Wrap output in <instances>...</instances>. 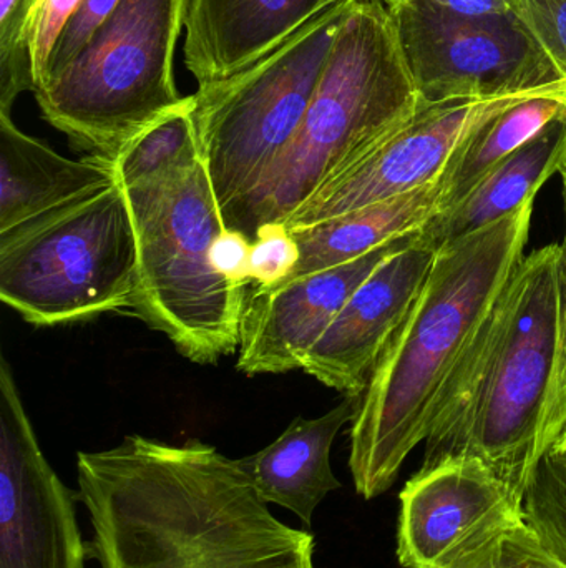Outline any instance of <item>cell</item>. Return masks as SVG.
Returning <instances> with one entry per match:
<instances>
[{"instance_id":"4dcf8cb0","label":"cell","mask_w":566,"mask_h":568,"mask_svg":"<svg viewBox=\"0 0 566 568\" xmlns=\"http://www.w3.org/2000/svg\"><path fill=\"white\" fill-rule=\"evenodd\" d=\"M558 175H560L562 186H564V200H565V220H566V152L564 160H562L560 169H558ZM562 258H564V293H565V324H564V366H562V383H560V400L562 409L566 417V230L564 243H562Z\"/></svg>"},{"instance_id":"9c48e42d","label":"cell","mask_w":566,"mask_h":568,"mask_svg":"<svg viewBox=\"0 0 566 568\" xmlns=\"http://www.w3.org/2000/svg\"><path fill=\"white\" fill-rule=\"evenodd\" d=\"M385 7L421 102L502 99L566 83L515 12L462 16L425 0Z\"/></svg>"},{"instance_id":"44dd1931","label":"cell","mask_w":566,"mask_h":568,"mask_svg":"<svg viewBox=\"0 0 566 568\" xmlns=\"http://www.w3.org/2000/svg\"><path fill=\"white\" fill-rule=\"evenodd\" d=\"M203 159L193 95L156 120L113 160L116 182L133 185Z\"/></svg>"},{"instance_id":"ffe728a7","label":"cell","mask_w":566,"mask_h":568,"mask_svg":"<svg viewBox=\"0 0 566 568\" xmlns=\"http://www.w3.org/2000/svg\"><path fill=\"white\" fill-rule=\"evenodd\" d=\"M565 109L566 85H560L518 97L485 116L462 140L442 173L441 212L457 205L492 169L534 139Z\"/></svg>"},{"instance_id":"cb8c5ba5","label":"cell","mask_w":566,"mask_h":568,"mask_svg":"<svg viewBox=\"0 0 566 568\" xmlns=\"http://www.w3.org/2000/svg\"><path fill=\"white\" fill-rule=\"evenodd\" d=\"M454 568H566V564L544 546L524 520L465 557Z\"/></svg>"},{"instance_id":"f546056e","label":"cell","mask_w":566,"mask_h":568,"mask_svg":"<svg viewBox=\"0 0 566 568\" xmlns=\"http://www.w3.org/2000/svg\"><path fill=\"white\" fill-rule=\"evenodd\" d=\"M439 9L462 16H501L514 12L511 0H425Z\"/></svg>"},{"instance_id":"6da1fadb","label":"cell","mask_w":566,"mask_h":568,"mask_svg":"<svg viewBox=\"0 0 566 568\" xmlns=\"http://www.w3.org/2000/svg\"><path fill=\"white\" fill-rule=\"evenodd\" d=\"M100 568H316V540L281 523L239 459L202 440L126 436L76 454Z\"/></svg>"},{"instance_id":"f1b7e54d","label":"cell","mask_w":566,"mask_h":568,"mask_svg":"<svg viewBox=\"0 0 566 568\" xmlns=\"http://www.w3.org/2000/svg\"><path fill=\"white\" fill-rule=\"evenodd\" d=\"M251 240L245 233L225 229L212 246V263L216 272L239 286H251L249 280V253Z\"/></svg>"},{"instance_id":"3957f363","label":"cell","mask_w":566,"mask_h":568,"mask_svg":"<svg viewBox=\"0 0 566 568\" xmlns=\"http://www.w3.org/2000/svg\"><path fill=\"white\" fill-rule=\"evenodd\" d=\"M534 209L531 200L435 255L351 423L349 469L362 499L388 493L409 454L428 439L449 379L524 260Z\"/></svg>"},{"instance_id":"9a60e30c","label":"cell","mask_w":566,"mask_h":568,"mask_svg":"<svg viewBox=\"0 0 566 568\" xmlns=\"http://www.w3.org/2000/svg\"><path fill=\"white\" fill-rule=\"evenodd\" d=\"M342 0H188L185 65L196 82H219L288 42Z\"/></svg>"},{"instance_id":"30bf717a","label":"cell","mask_w":566,"mask_h":568,"mask_svg":"<svg viewBox=\"0 0 566 568\" xmlns=\"http://www.w3.org/2000/svg\"><path fill=\"white\" fill-rule=\"evenodd\" d=\"M79 493L40 449L12 369L0 357V568H86Z\"/></svg>"},{"instance_id":"5b68a950","label":"cell","mask_w":566,"mask_h":568,"mask_svg":"<svg viewBox=\"0 0 566 568\" xmlns=\"http://www.w3.org/2000/svg\"><path fill=\"white\" fill-rule=\"evenodd\" d=\"M122 186L138 240L133 313L193 363L235 353L249 287L213 266L212 246L226 226L205 160Z\"/></svg>"},{"instance_id":"52a82bcc","label":"cell","mask_w":566,"mask_h":568,"mask_svg":"<svg viewBox=\"0 0 566 568\" xmlns=\"http://www.w3.org/2000/svg\"><path fill=\"white\" fill-rule=\"evenodd\" d=\"M138 240L119 182L0 235V300L33 326L132 310Z\"/></svg>"},{"instance_id":"2e32d148","label":"cell","mask_w":566,"mask_h":568,"mask_svg":"<svg viewBox=\"0 0 566 568\" xmlns=\"http://www.w3.org/2000/svg\"><path fill=\"white\" fill-rule=\"evenodd\" d=\"M116 183L112 160H70L0 115V235Z\"/></svg>"},{"instance_id":"d6986e66","label":"cell","mask_w":566,"mask_h":568,"mask_svg":"<svg viewBox=\"0 0 566 568\" xmlns=\"http://www.w3.org/2000/svg\"><path fill=\"white\" fill-rule=\"evenodd\" d=\"M441 195L439 180L319 225L295 232L289 230L299 246V262L282 283L336 268L395 240L421 232L429 220L441 212Z\"/></svg>"},{"instance_id":"7c38bea8","label":"cell","mask_w":566,"mask_h":568,"mask_svg":"<svg viewBox=\"0 0 566 568\" xmlns=\"http://www.w3.org/2000/svg\"><path fill=\"white\" fill-rule=\"evenodd\" d=\"M399 500L402 568H454L525 520L522 500L477 459H445L421 467Z\"/></svg>"},{"instance_id":"7402d4cb","label":"cell","mask_w":566,"mask_h":568,"mask_svg":"<svg viewBox=\"0 0 566 568\" xmlns=\"http://www.w3.org/2000/svg\"><path fill=\"white\" fill-rule=\"evenodd\" d=\"M524 519L544 546L566 564V459L548 453L525 489Z\"/></svg>"},{"instance_id":"8992f818","label":"cell","mask_w":566,"mask_h":568,"mask_svg":"<svg viewBox=\"0 0 566 568\" xmlns=\"http://www.w3.org/2000/svg\"><path fill=\"white\" fill-rule=\"evenodd\" d=\"M186 7L188 0H122L79 55L33 90L43 119L113 162L185 100L175 52Z\"/></svg>"},{"instance_id":"7a4b0ae2","label":"cell","mask_w":566,"mask_h":568,"mask_svg":"<svg viewBox=\"0 0 566 568\" xmlns=\"http://www.w3.org/2000/svg\"><path fill=\"white\" fill-rule=\"evenodd\" d=\"M564 258L552 243L524 256L449 379L422 467L477 459L518 500L566 426Z\"/></svg>"},{"instance_id":"4fadbf2b","label":"cell","mask_w":566,"mask_h":568,"mask_svg":"<svg viewBox=\"0 0 566 568\" xmlns=\"http://www.w3.org/2000/svg\"><path fill=\"white\" fill-rule=\"evenodd\" d=\"M418 233L295 282L269 290L249 286L238 369L249 376L302 369L309 351L331 326L351 294L388 256L409 245Z\"/></svg>"},{"instance_id":"d4e9b609","label":"cell","mask_w":566,"mask_h":568,"mask_svg":"<svg viewBox=\"0 0 566 568\" xmlns=\"http://www.w3.org/2000/svg\"><path fill=\"white\" fill-rule=\"evenodd\" d=\"M82 0H35L27 23V50L33 90L47 80L53 50Z\"/></svg>"},{"instance_id":"484cf974","label":"cell","mask_w":566,"mask_h":568,"mask_svg":"<svg viewBox=\"0 0 566 568\" xmlns=\"http://www.w3.org/2000/svg\"><path fill=\"white\" fill-rule=\"evenodd\" d=\"M299 262V246L288 226L265 223L256 230L249 253V280L258 290L278 286Z\"/></svg>"},{"instance_id":"4316f807","label":"cell","mask_w":566,"mask_h":568,"mask_svg":"<svg viewBox=\"0 0 566 568\" xmlns=\"http://www.w3.org/2000/svg\"><path fill=\"white\" fill-rule=\"evenodd\" d=\"M511 3L566 82V0H511Z\"/></svg>"},{"instance_id":"277c9868","label":"cell","mask_w":566,"mask_h":568,"mask_svg":"<svg viewBox=\"0 0 566 568\" xmlns=\"http://www.w3.org/2000/svg\"><path fill=\"white\" fill-rule=\"evenodd\" d=\"M421 103L385 0H356L298 132L263 182L223 215L226 229L253 242L265 223L286 225L302 203L411 119Z\"/></svg>"},{"instance_id":"603a6c76","label":"cell","mask_w":566,"mask_h":568,"mask_svg":"<svg viewBox=\"0 0 566 568\" xmlns=\"http://www.w3.org/2000/svg\"><path fill=\"white\" fill-rule=\"evenodd\" d=\"M35 0H0V115H10L20 93L33 92L27 23Z\"/></svg>"},{"instance_id":"ba28073f","label":"cell","mask_w":566,"mask_h":568,"mask_svg":"<svg viewBox=\"0 0 566 568\" xmlns=\"http://www.w3.org/2000/svg\"><path fill=\"white\" fill-rule=\"evenodd\" d=\"M356 0H342L253 65L193 93L222 215L248 196L298 132Z\"/></svg>"},{"instance_id":"83f0119b","label":"cell","mask_w":566,"mask_h":568,"mask_svg":"<svg viewBox=\"0 0 566 568\" xmlns=\"http://www.w3.org/2000/svg\"><path fill=\"white\" fill-rule=\"evenodd\" d=\"M120 2L122 0H82L79 10L70 20L65 32L60 37L59 43H56L55 50H53L47 79L53 75V73L65 69L79 55L80 50L92 39L93 33L115 12Z\"/></svg>"},{"instance_id":"e0dca14e","label":"cell","mask_w":566,"mask_h":568,"mask_svg":"<svg viewBox=\"0 0 566 568\" xmlns=\"http://www.w3.org/2000/svg\"><path fill=\"white\" fill-rule=\"evenodd\" d=\"M361 396H346L316 419L298 417L265 449L239 459L258 496L295 514L311 527L319 504L341 489L332 473L331 449L339 430L352 423Z\"/></svg>"},{"instance_id":"5bb4252c","label":"cell","mask_w":566,"mask_h":568,"mask_svg":"<svg viewBox=\"0 0 566 568\" xmlns=\"http://www.w3.org/2000/svg\"><path fill=\"white\" fill-rule=\"evenodd\" d=\"M435 252L415 236L384 260L351 294L302 369L346 396H361L385 347L414 306Z\"/></svg>"},{"instance_id":"8fae6325","label":"cell","mask_w":566,"mask_h":568,"mask_svg":"<svg viewBox=\"0 0 566 568\" xmlns=\"http://www.w3.org/2000/svg\"><path fill=\"white\" fill-rule=\"evenodd\" d=\"M528 93L422 102L411 119L302 203L286 226L291 232L309 229L439 182L455 150L478 122Z\"/></svg>"},{"instance_id":"1f68e13d","label":"cell","mask_w":566,"mask_h":568,"mask_svg":"<svg viewBox=\"0 0 566 568\" xmlns=\"http://www.w3.org/2000/svg\"><path fill=\"white\" fill-rule=\"evenodd\" d=\"M552 453L566 459V426L564 433H562V436L558 437L557 443H555V446L552 447Z\"/></svg>"},{"instance_id":"ac0fdd59","label":"cell","mask_w":566,"mask_h":568,"mask_svg":"<svg viewBox=\"0 0 566 568\" xmlns=\"http://www.w3.org/2000/svg\"><path fill=\"white\" fill-rule=\"evenodd\" d=\"M566 152V109L541 133L492 169L457 205L438 213L419 232L435 252L472 235L537 199L542 186L558 173Z\"/></svg>"}]
</instances>
